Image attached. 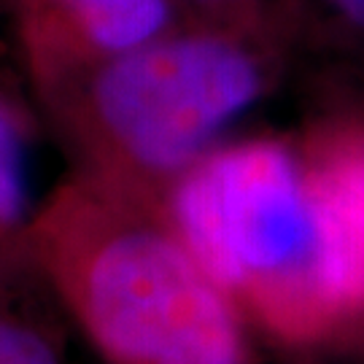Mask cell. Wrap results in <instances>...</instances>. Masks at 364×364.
Wrapping results in <instances>:
<instances>
[{
	"mask_svg": "<svg viewBox=\"0 0 364 364\" xmlns=\"http://www.w3.org/2000/svg\"><path fill=\"white\" fill-rule=\"evenodd\" d=\"M22 243L105 364H259L251 321L154 200L81 176Z\"/></svg>",
	"mask_w": 364,
	"mask_h": 364,
	"instance_id": "obj_1",
	"label": "cell"
},
{
	"mask_svg": "<svg viewBox=\"0 0 364 364\" xmlns=\"http://www.w3.org/2000/svg\"><path fill=\"white\" fill-rule=\"evenodd\" d=\"M165 219L251 326L284 343L321 335L318 216L308 159L281 138L213 146L159 200Z\"/></svg>",
	"mask_w": 364,
	"mask_h": 364,
	"instance_id": "obj_2",
	"label": "cell"
},
{
	"mask_svg": "<svg viewBox=\"0 0 364 364\" xmlns=\"http://www.w3.org/2000/svg\"><path fill=\"white\" fill-rule=\"evenodd\" d=\"M264 90V60L240 38L165 33L100 60L68 114V132L84 176L159 203Z\"/></svg>",
	"mask_w": 364,
	"mask_h": 364,
	"instance_id": "obj_3",
	"label": "cell"
},
{
	"mask_svg": "<svg viewBox=\"0 0 364 364\" xmlns=\"http://www.w3.org/2000/svg\"><path fill=\"white\" fill-rule=\"evenodd\" d=\"M305 159L318 216L316 294L332 324L364 313V135H326Z\"/></svg>",
	"mask_w": 364,
	"mask_h": 364,
	"instance_id": "obj_4",
	"label": "cell"
},
{
	"mask_svg": "<svg viewBox=\"0 0 364 364\" xmlns=\"http://www.w3.org/2000/svg\"><path fill=\"white\" fill-rule=\"evenodd\" d=\"M78 49L117 57L165 36L173 19L170 0H41Z\"/></svg>",
	"mask_w": 364,
	"mask_h": 364,
	"instance_id": "obj_5",
	"label": "cell"
},
{
	"mask_svg": "<svg viewBox=\"0 0 364 364\" xmlns=\"http://www.w3.org/2000/svg\"><path fill=\"white\" fill-rule=\"evenodd\" d=\"M33 216L27 130L0 103V246L22 240Z\"/></svg>",
	"mask_w": 364,
	"mask_h": 364,
	"instance_id": "obj_6",
	"label": "cell"
},
{
	"mask_svg": "<svg viewBox=\"0 0 364 364\" xmlns=\"http://www.w3.org/2000/svg\"><path fill=\"white\" fill-rule=\"evenodd\" d=\"M0 364H65L49 324L6 294H0Z\"/></svg>",
	"mask_w": 364,
	"mask_h": 364,
	"instance_id": "obj_7",
	"label": "cell"
},
{
	"mask_svg": "<svg viewBox=\"0 0 364 364\" xmlns=\"http://www.w3.org/2000/svg\"><path fill=\"white\" fill-rule=\"evenodd\" d=\"M321 3L338 22L364 38V0H321Z\"/></svg>",
	"mask_w": 364,
	"mask_h": 364,
	"instance_id": "obj_8",
	"label": "cell"
},
{
	"mask_svg": "<svg viewBox=\"0 0 364 364\" xmlns=\"http://www.w3.org/2000/svg\"><path fill=\"white\" fill-rule=\"evenodd\" d=\"M195 3H208V6H243V3H254V0H195Z\"/></svg>",
	"mask_w": 364,
	"mask_h": 364,
	"instance_id": "obj_9",
	"label": "cell"
}]
</instances>
